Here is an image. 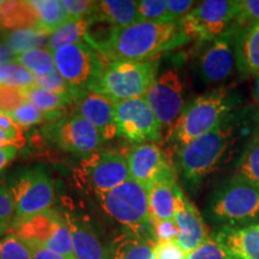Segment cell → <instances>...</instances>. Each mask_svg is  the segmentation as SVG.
I'll use <instances>...</instances> for the list:
<instances>
[{
    "label": "cell",
    "instance_id": "obj_1",
    "mask_svg": "<svg viewBox=\"0 0 259 259\" xmlns=\"http://www.w3.org/2000/svg\"><path fill=\"white\" fill-rule=\"evenodd\" d=\"M189 41L190 38L184 34L179 22H137L125 28L113 27L102 40H95L90 35L88 44L107 61H142L157 58L158 54L174 50Z\"/></svg>",
    "mask_w": 259,
    "mask_h": 259
},
{
    "label": "cell",
    "instance_id": "obj_2",
    "mask_svg": "<svg viewBox=\"0 0 259 259\" xmlns=\"http://www.w3.org/2000/svg\"><path fill=\"white\" fill-rule=\"evenodd\" d=\"M235 142V124L229 115L219 126L179 148L178 164L184 183L190 189L198 187L216 170Z\"/></svg>",
    "mask_w": 259,
    "mask_h": 259
},
{
    "label": "cell",
    "instance_id": "obj_3",
    "mask_svg": "<svg viewBox=\"0 0 259 259\" xmlns=\"http://www.w3.org/2000/svg\"><path fill=\"white\" fill-rule=\"evenodd\" d=\"M238 103V94L229 89L213 90L197 96L169 127L168 139L178 148L184 147L226 120Z\"/></svg>",
    "mask_w": 259,
    "mask_h": 259
},
{
    "label": "cell",
    "instance_id": "obj_4",
    "mask_svg": "<svg viewBox=\"0 0 259 259\" xmlns=\"http://www.w3.org/2000/svg\"><path fill=\"white\" fill-rule=\"evenodd\" d=\"M102 209L130 234L155 241L154 223L149 213L148 189L130 179L115 189L96 193ZM156 242V241H155Z\"/></svg>",
    "mask_w": 259,
    "mask_h": 259
},
{
    "label": "cell",
    "instance_id": "obj_5",
    "mask_svg": "<svg viewBox=\"0 0 259 259\" xmlns=\"http://www.w3.org/2000/svg\"><path fill=\"white\" fill-rule=\"evenodd\" d=\"M206 211L222 227L251 225L259 219V186L234 176L211 194Z\"/></svg>",
    "mask_w": 259,
    "mask_h": 259
},
{
    "label": "cell",
    "instance_id": "obj_6",
    "mask_svg": "<svg viewBox=\"0 0 259 259\" xmlns=\"http://www.w3.org/2000/svg\"><path fill=\"white\" fill-rule=\"evenodd\" d=\"M157 58L142 61H108L92 90L114 102L141 99L157 78Z\"/></svg>",
    "mask_w": 259,
    "mask_h": 259
},
{
    "label": "cell",
    "instance_id": "obj_7",
    "mask_svg": "<svg viewBox=\"0 0 259 259\" xmlns=\"http://www.w3.org/2000/svg\"><path fill=\"white\" fill-rule=\"evenodd\" d=\"M9 232L28 244L44 246L74 259L69 225L65 215L57 210L50 209L30 218L14 221L10 225Z\"/></svg>",
    "mask_w": 259,
    "mask_h": 259
},
{
    "label": "cell",
    "instance_id": "obj_8",
    "mask_svg": "<svg viewBox=\"0 0 259 259\" xmlns=\"http://www.w3.org/2000/svg\"><path fill=\"white\" fill-rule=\"evenodd\" d=\"M57 71L78 93L92 90L101 76V54L87 42L67 45L53 53Z\"/></svg>",
    "mask_w": 259,
    "mask_h": 259
},
{
    "label": "cell",
    "instance_id": "obj_9",
    "mask_svg": "<svg viewBox=\"0 0 259 259\" xmlns=\"http://www.w3.org/2000/svg\"><path fill=\"white\" fill-rule=\"evenodd\" d=\"M238 14L239 2L205 0L198 3L179 23L190 40L210 42L235 23Z\"/></svg>",
    "mask_w": 259,
    "mask_h": 259
},
{
    "label": "cell",
    "instance_id": "obj_10",
    "mask_svg": "<svg viewBox=\"0 0 259 259\" xmlns=\"http://www.w3.org/2000/svg\"><path fill=\"white\" fill-rule=\"evenodd\" d=\"M10 190L16 208L14 221L47 211L56 202L54 184L44 168L36 167L22 171L14 178Z\"/></svg>",
    "mask_w": 259,
    "mask_h": 259
},
{
    "label": "cell",
    "instance_id": "obj_11",
    "mask_svg": "<svg viewBox=\"0 0 259 259\" xmlns=\"http://www.w3.org/2000/svg\"><path fill=\"white\" fill-rule=\"evenodd\" d=\"M116 132L135 144L156 143L162 125L144 97L118 101L114 105Z\"/></svg>",
    "mask_w": 259,
    "mask_h": 259
},
{
    "label": "cell",
    "instance_id": "obj_12",
    "mask_svg": "<svg viewBox=\"0 0 259 259\" xmlns=\"http://www.w3.org/2000/svg\"><path fill=\"white\" fill-rule=\"evenodd\" d=\"M144 99L162 127H171L185 109L184 83L178 70L168 69L157 76Z\"/></svg>",
    "mask_w": 259,
    "mask_h": 259
},
{
    "label": "cell",
    "instance_id": "obj_13",
    "mask_svg": "<svg viewBox=\"0 0 259 259\" xmlns=\"http://www.w3.org/2000/svg\"><path fill=\"white\" fill-rule=\"evenodd\" d=\"M48 132L61 150L77 155L94 153L105 141L99 130L78 114L58 119Z\"/></svg>",
    "mask_w": 259,
    "mask_h": 259
},
{
    "label": "cell",
    "instance_id": "obj_14",
    "mask_svg": "<svg viewBox=\"0 0 259 259\" xmlns=\"http://www.w3.org/2000/svg\"><path fill=\"white\" fill-rule=\"evenodd\" d=\"M239 27L235 23L226 32L210 41L208 48L198 60V73L205 84H219L233 73L235 60V35Z\"/></svg>",
    "mask_w": 259,
    "mask_h": 259
},
{
    "label": "cell",
    "instance_id": "obj_15",
    "mask_svg": "<svg viewBox=\"0 0 259 259\" xmlns=\"http://www.w3.org/2000/svg\"><path fill=\"white\" fill-rule=\"evenodd\" d=\"M173 220L179 229L177 242L186 253L198 248L210 236L198 209L190 202L180 187L177 194L176 212Z\"/></svg>",
    "mask_w": 259,
    "mask_h": 259
},
{
    "label": "cell",
    "instance_id": "obj_16",
    "mask_svg": "<svg viewBox=\"0 0 259 259\" xmlns=\"http://www.w3.org/2000/svg\"><path fill=\"white\" fill-rule=\"evenodd\" d=\"M74 101L76 114L92 122L105 141L113 139L118 135L114 119L115 102L113 100L93 90H85Z\"/></svg>",
    "mask_w": 259,
    "mask_h": 259
},
{
    "label": "cell",
    "instance_id": "obj_17",
    "mask_svg": "<svg viewBox=\"0 0 259 259\" xmlns=\"http://www.w3.org/2000/svg\"><path fill=\"white\" fill-rule=\"evenodd\" d=\"M126 161L131 179L145 187L169 167L163 151L156 143L137 145L126 154Z\"/></svg>",
    "mask_w": 259,
    "mask_h": 259
},
{
    "label": "cell",
    "instance_id": "obj_18",
    "mask_svg": "<svg viewBox=\"0 0 259 259\" xmlns=\"http://www.w3.org/2000/svg\"><path fill=\"white\" fill-rule=\"evenodd\" d=\"M147 189L149 213L153 223L173 220L179 190L173 168H166Z\"/></svg>",
    "mask_w": 259,
    "mask_h": 259
},
{
    "label": "cell",
    "instance_id": "obj_19",
    "mask_svg": "<svg viewBox=\"0 0 259 259\" xmlns=\"http://www.w3.org/2000/svg\"><path fill=\"white\" fill-rule=\"evenodd\" d=\"M130 179L126 156L119 151H107L100 155L89 170V181L95 193L111 191Z\"/></svg>",
    "mask_w": 259,
    "mask_h": 259
},
{
    "label": "cell",
    "instance_id": "obj_20",
    "mask_svg": "<svg viewBox=\"0 0 259 259\" xmlns=\"http://www.w3.org/2000/svg\"><path fill=\"white\" fill-rule=\"evenodd\" d=\"M65 219L71 232L74 259H109L111 251L85 220L69 212L65 213Z\"/></svg>",
    "mask_w": 259,
    "mask_h": 259
},
{
    "label": "cell",
    "instance_id": "obj_21",
    "mask_svg": "<svg viewBox=\"0 0 259 259\" xmlns=\"http://www.w3.org/2000/svg\"><path fill=\"white\" fill-rule=\"evenodd\" d=\"M213 238L225 245L235 259H259V222L222 227Z\"/></svg>",
    "mask_w": 259,
    "mask_h": 259
},
{
    "label": "cell",
    "instance_id": "obj_22",
    "mask_svg": "<svg viewBox=\"0 0 259 259\" xmlns=\"http://www.w3.org/2000/svg\"><path fill=\"white\" fill-rule=\"evenodd\" d=\"M235 60L236 69L244 76L259 74V23L238 29Z\"/></svg>",
    "mask_w": 259,
    "mask_h": 259
},
{
    "label": "cell",
    "instance_id": "obj_23",
    "mask_svg": "<svg viewBox=\"0 0 259 259\" xmlns=\"http://www.w3.org/2000/svg\"><path fill=\"white\" fill-rule=\"evenodd\" d=\"M94 22H107L114 28H125L137 23V2L134 0H101L97 2Z\"/></svg>",
    "mask_w": 259,
    "mask_h": 259
},
{
    "label": "cell",
    "instance_id": "obj_24",
    "mask_svg": "<svg viewBox=\"0 0 259 259\" xmlns=\"http://www.w3.org/2000/svg\"><path fill=\"white\" fill-rule=\"evenodd\" d=\"M94 23L93 18L84 19H70L66 23L58 28L51 34L47 42V50L54 53L59 48L67 46V45L79 44L90 40L89 28Z\"/></svg>",
    "mask_w": 259,
    "mask_h": 259
},
{
    "label": "cell",
    "instance_id": "obj_25",
    "mask_svg": "<svg viewBox=\"0 0 259 259\" xmlns=\"http://www.w3.org/2000/svg\"><path fill=\"white\" fill-rule=\"evenodd\" d=\"M0 28L5 31L35 28L37 22L28 2H4L0 6Z\"/></svg>",
    "mask_w": 259,
    "mask_h": 259
},
{
    "label": "cell",
    "instance_id": "obj_26",
    "mask_svg": "<svg viewBox=\"0 0 259 259\" xmlns=\"http://www.w3.org/2000/svg\"><path fill=\"white\" fill-rule=\"evenodd\" d=\"M37 22L38 30L52 34L70 21L61 0H29Z\"/></svg>",
    "mask_w": 259,
    "mask_h": 259
},
{
    "label": "cell",
    "instance_id": "obj_27",
    "mask_svg": "<svg viewBox=\"0 0 259 259\" xmlns=\"http://www.w3.org/2000/svg\"><path fill=\"white\" fill-rule=\"evenodd\" d=\"M155 244L126 232L113 241L111 253L113 259H155Z\"/></svg>",
    "mask_w": 259,
    "mask_h": 259
},
{
    "label": "cell",
    "instance_id": "obj_28",
    "mask_svg": "<svg viewBox=\"0 0 259 259\" xmlns=\"http://www.w3.org/2000/svg\"><path fill=\"white\" fill-rule=\"evenodd\" d=\"M50 36V34L35 28L18 29V30L5 31L3 34L4 44L12 51L15 56L30 50L45 48L44 46H47Z\"/></svg>",
    "mask_w": 259,
    "mask_h": 259
},
{
    "label": "cell",
    "instance_id": "obj_29",
    "mask_svg": "<svg viewBox=\"0 0 259 259\" xmlns=\"http://www.w3.org/2000/svg\"><path fill=\"white\" fill-rule=\"evenodd\" d=\"M25 101L32 103L45 113H57L66 108L73 101L72 96L66 94L52 93L48 90L38 88L36 85L23 88Z\"/></svg>",
    "mask_w": 259,
    "mask_h": 259
},
{
    "label": "cell",
    "instance_id": "obj_30",
    "mask_svg": "<svg viewBox=\"0 0 259 259\" xmlns=\"http://www.w3.org/2000/svg\"><path fill=\"white\" fill-rule=\"evenodd\" d=\"M15 61L28 69L35 76L48 74L57 70L53 53L46 47L30 50L18 54L15 58Z\"/></svg>",
    "mask_w": 259,
    "mask_h": 259
},
{
    "label": "cell",
    "instance_id": "obj_31",
    "mask_svg": "<svg viewBox=\"0 0 259 259\" xmlns=\"http://www.w3.org/2000/svg\"><path fill=\"white\" fill-rule=\"evenodd\" d=\"M235 176L259 186V134L248 143V147L241 155Z\"/></svg>",
    "mask_w": 259,
    "mask_h": 259
},
{
    "label": "cell",
    "instance_id": "obj_32",
    "mask_svg": "<svg viewBox=\"0 0 259 259\" xmlns=\"http://www.w3.org/2000/svg\"><path fill=\"white\" fill-rule=\"evenodd\" d=\"M11 116V119L17 124L19 127H29V126L41 124L47 120H58L60 112L57 113H45L38 109L32 103L25 101L21 106L14 109L12 112L6 113Z\"/></svg>",
    "mask_w": 259,
    "mask_h": 259
},
{
    "label": "cell",
    "instance_id": "obj_33",
    "mask_svg": "<svg viewBox=\"0 0 259 259\" xmlns=\"http://www.w3.org/2000/svg\"><path fill=\"white\" fill-rule=\"evenodd\" d=\"M138 22L150 23H171L167 0H141L137 2Z\"/></svg>",
    "mask_w": 259,
    "mask_h": 259
},
{
    "label": "cell",
    "instance_id": "obj_34",
    "mask_svg": "<svg viewBox=\"0 0 259 259\" xmlns=\"http://www.w3.org/2000/svg\"><path fill=\"white\" fill-rule=\"evenodd\" d=\"M0 84L11 88H29L35 85V76L21 64L14 61L0 69Z\"/></svg>",
    "mask_w": 259,
    "mask_h": 259
},
{
    "label": "cell",
    "instance_id": "obj_35",
    "mask_svg": "<svg viewBox=\"0 0 259 259\" xmlns=\"http://www.w3.org/2000/svg\"><path fill=\"white\" fill-rule=\"evenodd\" d=\"M187 259H235L232 252L218 239L210 235L198 248L190 252Z\"/></svg>",
    "mask_w": 259,
    "mask_h": 259
},
{
    "label": "cell",
    "instance_id": "obj_36",
    "mask_svg": "<svg viewBox=\"0 0 259 259\" xmlns=\"http://www.w3.org/2000/svg\"><path fill=\"white\" fill-rule=\"evenodd\" d=\"M0 259H32V257L27 242L9 233L0 239Z\"/></svg>",
    "mask_w": 259,
    "mask_h": 259
},
{
    "label": "cell",
    "instance_id": "obj_37",
    "mask_svg": "<svg viewBox=\"0 0 259 259\" xmlns=\"http://www.w3.org/2000/svg\"><path fill=\"white\" fill-rule=\"evenodd\" d=\"M35 85L52 93L66 94V95L72 96L73 101L80 95V94H82V93L76 92L72 87H70V84L63 78V76H61L57 70L54 71V72H51L48 74L35 76Z\"/></svg>",
    "mask_w": 259,
    "mask_h": 259
},
{
    "label": "cell",
    "instance_id": "obj_38",
    "mask_svg": "<svg viewBox=\"0 0 259 259\" xmlns=\"http://www.w3.org/2000/svg\"><path fill=\"white\" fill-rule=\"evenodd\" d=\"M70 19L94 18L96 12L97 2L90 0H61Z\"/></svg>",
    "mask_w": 259,
    "mask_h": 259
},
{
    "label": "cell",
    "instance_id": "obj_39",
    "mask_svg": "<svg viewBox=\"0 0 259 259\" xmlns=\"http://www.w3.org/2000/svg\"><path fill=\"white\" fill-rule=\"evenodd\" d=\"M24 102L23 88H11L0 84V112L10 113Z\"/></svg>",
    "mask_w": 259,
    "mask_h": 259
},
{
    "label": "cell",
    "instance_id": "obj_40",
    "mask_svg": "<svg viewBox=\"0 0 259 259\" xmlns=\"http://www.w3.org/2000/svg\"><path fill=\"white\" fill-rule=\"evenodd\" d=\"M259 23V0L239 2V14L235 24L239 28Z\"/></svg>",
    "mask_w": 259,
    "mask_h": 259
},
{
    "label": "cell",
    "instance_id": "obj_41",
    "mask_svg": "<svg viewBox=\"0 0 259 259\" xmlns=\"http://www.w3.org/2000/svg\"><path fill=\"white\" fill-rule=\"evenodd\" d=\"M15 215V200L11 190L0 184V221L10 226L14 221Z\"/></svg>",
    "mask_w": 259,
    "mask_h": 259
},
{
    "label": "cell",
    "instance_id": "obj_42",
    "mask_svg": "<svg viewBox=\"0 0 259 259\" xmlns=\"http://www.w3.org/2000/svg\"><path fill=\"white\" fill-rule=\"evenodd\" d=\"M187 254L177 241H161L155 244V259H187Z\"/></svg>",
    "mask_w": 259,
    "mask_h": 259
},
{
    "label": "cell",
    "instance_id": "obj_43",
    "mask_svg": "<svg viewBox=\"0 0 259 259\" xmlns=\"http://www.w3.org/2000/svg\"><path fill=\"white\" fill-rule=\"evenodd\" d=\"M154 235L155 241H177L179 236V229L174 220L169 221L154 222Z\"/></svg>",
    "mask_w": 259,
    "mask_h": 259
},
{
    "label": "cell",
    "instance_id": "obj_44",
    "mask_svg": "<svg viewBox=\"0 0 259 259\" xmlns=\"http://www.w3.org/2000/svg\"><path fill=\"white\" fill-rule=\"evenodd\" d=\"M198 3L191 0H167V8L174 22H180L196 8Z\"/></svg>",
    "mask_w": 259,
    "mask_h": 259
},
{
    "label": "cell",
    "instance_id": "obj_45",
    "mask_svg": "<svg viewBox=\"0 0 259 259\" xmlns=\"http://www.w3.org/2000/svg\"><path fill=\"white\" fill-rule=\"evenodd\" d=\"M25 139L22 130H0V149L5 147L23 148Z\"/></svg>",
    "mask_w": 259,
    "mask_h": 259
},
{
    "label": "cell",
    "instance_id": "obj_46",
    "mask_svg": "<svg viewBox=\"0 0 259 259\" xmlns=\"http://www.w3.org/2000/svg\"><path fill=\"white\" fill-rule=\"evenodd\" d=\"M28 247L31 252L32 259H70L67 258L66 255L58 253V252L50 250V248L47 247H44V246L28 244Z\"/></svg>",
    "mask_w": 259,
    "mask_h": 259
},
{
    "label": "cell",
    "instance_id": "obj_47",
    "mask_svg": "<svg viewBox=\"0 0 259 259\" xmlns=\"http://www.w3.org/2000/svg\"><path fill=\"white\" fill-rule=\"evenodd\" d=\"M18 148L12 147V145L0 149V170L8 166L10 162L15 160L18 154Z\"/></svg>",
    "mask_w": 259,
    "mask_h": 259
},
{
    "label": "cell",
    "instance_id": "obj_48",
    "mask_svg": "<svg viewBox=\"0 0 259 259\" xmlns=\"http://www.w3.org/2000/svg\"><path fill=\"white\" fill-rule=\"evenodd\" d=\"M15 58L16 56L12 53V51L6 46L4 42H0V69H3L5 65L14 63Z\"/></svg>",
    "mask_w": 259,
    "mask_h": 259
},
{
    "label": "cell",
    "instance_id": "obj_49",
    "mask_svg": "<svg viewBox=\"0 0 259 259\" xmlns=\"http://www.w3.org/2000/svg\"><path fill=\"white\" fill-rule=\"evenodd\" d=\"M0 130H22V127H19L9 114L0 112Z\"/></svg>",
    "mask_w": 259,
    "mask_h": 259
},
{
    "label": "cell",
    "instance_id": "obj_50",
    "mask_svg": "<svg viewBox=\"0 0 259 259\" xmlns=\"http://www.w3.org/2000/svg\"><path fill=\"white\" fill-rule=\"evenodd\" d=\"M253 97L259 107V74L258 76H255L253 79Z\"/></svg>",
    "mask_w": 259,
    "mask_h": 259
},
{
    "label": "cell",
    "instance_id": "obj_51",
    "mask_svg": "<svg viewBox=\"0 0 259 259\" xmlns=\"http://www.w3.org/2000/svg\"><path fill=\"white\" fill-rule=\"evenodd\" d=\"M8 229H9V225H8V223L0 221V236H2L3 234H5V232L8 231Z\"/></svg>",
    "mask_w": 259,
    "mask_h": 259
}]
</instances>
